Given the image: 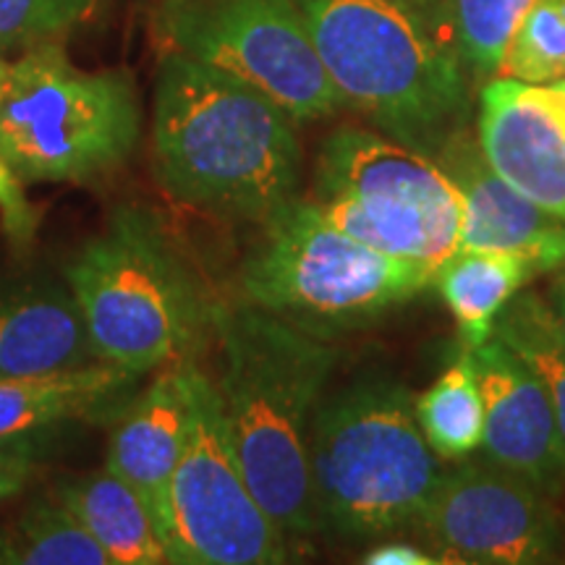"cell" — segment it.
I'll list each match as a JSON object with an SVG mask.
<instances>
[{"label": "cell", "mask_w": 565, "mask_h": 565, "mask_svg": "<svg viewBox=\"0 0 565 565\" xmlns=\"http://www.w3.org/2000/svg\"><path fill=\"white\" fill-rule=\"evenodd\" d=\"M152 173L173 202L223 221H270L299 200L296 121L236 76L166 53L154 82Z\"/></svg>", "instance_id": "cell-1"}, {"label": "cell", "mask_w": 565, "mask_h": 565, "mask_svg": "<svg viewBox=\"0 0 565 565\" xmlns=\"http://www.w3.org/2000/svg\"><path fill=\"white\" fill-rule=\"evenodd\" d=\"M215 387L254 498L294 553L320 534L312 482V424L341 351L254 303H217Z\"/></svg>", "instance_id": "cell-2"}, {"label": "cell", "mask_w": 565, "mask_h": 565, "mask_svg": "<svg viewBox=\"0 0 565 565\" xmlns=\"http://www.w3.org/2000/svg\"><path fill=\"white\" fill-rule=\"evenodd\" d=\"M330 82L374 129L435 154L469 121L458 53L398 0H296Z\"/></svg>", "instance_id": "cell-3"}, {"label": "cell", "mask_w": 565, "mask_h": 565, "mask_svg": "<svg viewBox=\"0 0 565 565\" xmlns=\"http://www.w3.org/2000/svg\"><path fill=\"white\" fill-rule=\"evenodd\" d=\"M445 469L424 440L416 398L387 374L324 395L312 424L320 534L341 545L414 532Z\"/></svg>", "instance_id": "cell-4"}, {"label": "cell", "mask_w": 565, "mask_h": 565, "mask_svg": "<svg viewBox=\"0 0 565 565\" xmlns=\"http://www.w3.org/2000/svg\"><path fill=\"white\" fill-rule=\"evenodd\" d=\"M97 359L147 374L194 362L212 335L217 303L145 207H118L108 228L66 267Z\"/></svg>", "instance_id": "cell-5"}, {"label": "cell", "mask_w": 565, "mask_h": 565, "mask_svg": "<svg viewBox=\"0 0 565 565\" xmlns=\"http://www.w3.org/2000/svg\"><path fill=\"white\" fill-rule=\"evenodd\" d=\"M433 282V267L370 249L301 200L263 223L238 273L246 303L330 343L372 328Z\"/></svg>", "instance_id": "cell-6"}, {"label": "cell", "mask_w": 565, "mask_h": 565, "mask_svg": "<svg viewBox=\"0 0 565 565\" xmlns=\"http://www.w3.org/2000/svg\"><path fill=\"white\" fill-rule=\"evenodd\" d=\"M141 110L124 71H84L55 42L9 66L0 158L24 183H84L121 168L139 145Z\"/></svg>", "instance_id": "cell-7"}, {"label": "cell", "mask_w": 565, "mask_h": 565, "mask_svg": "<svg viewBox=\"0 0 565 565\" xmlns=\"http://www.w3.org/2000/svg\"><path fill=\"white\" fill-rule=\"evenodd\" d=\"M312 202L345 236L435 273L461 249L463 200L454 181L377 129L341 126L324 139Z\"/></svg>", "instance_id": "cell-8"}, {"label": "cell", "mask_w": 565, "mask_h": 565, "mask_svg": "<svg viewBox=\"0 0 565 565\" xmlns=\"http://www.w3.org/2000/svg\"><path fill=\"white\" fill-rule=\"evenodd\" d=\"M166 53L249 84L296 124L343 108L296 0H160L152 19Z\"/></svg>", "instance_id": "cell-9"}, {"label": "cell", "mask_w": 565, "mask_h": 565, "mask_svg": "<svg viewBox=\"0 0 565 565\" xmlns=\"http://www.w3.org/2000/svg\"><path fill=\"white\" fill-rule=\"evenodd\" d=\"M294 547L246 482L233 450L217 387L202 370L194 383V422L171 482L168 563L278 565Z\"/></svg>", "instance_id": "cell-10"}, {"label": "cell", "mask_w": 565, "mask_h": 565, "mask_svg": "<svg viewBox=\"0 0 565 565\" xmlns=\"http://www.w3.org/2000/svg\"><path fill=\"white\" fill-rule=\"evenodd\" d=\"M414 532L443 563L536 565L561 553L547 494L492 461L445 471Z\"/></svg>", "instance_id": "cell-11"}, {"label": "cell", "mask_w": 565, "mask_h": 565, "mask_svg": "<svg viewBox=\"0 0 565 565\" xmlns=\"http://www.w3.org/2000/svg\"><path fill=\"white\" fill-rule=\"evenodd\" d=\"M477 139L492 171L565 223V87L494 76L479 92Z\"/></svg>", "instance_id": "cell-12"}, {"label": "cell", "mask_w": 565, "mask_h": 565, "mask_svg": "<svg viewBox=\"0 0 565 565\" xmlns=\"http://www.w3.org/2000/svg\"><path fill=\"white\" fill-rule=\"evenodd\" d=\"M471 351L484 395L487 461L524 477L547 498L565 490V440L532 366L498 335Z\"/></svg>", "instance_id": "cell-13"}, {"label": "cell", "mask_w": 565, "mask_h": 565, "mask_svg": "<svg viewBox=\"0 0 565 565\" xmlns=\"http://www.w3.org/2000/svg\"><path fill=\"white\" fill-rule=\"evenodd\" d=\"M463 200V249L508 252L526 259L536 275L565 265V223L557 221L500 179L487 162L479 139L458 131L435 154Z\"/></svg>", "instance_id": "cell-14"}, {"label": "cell", "mask_w": 565, "mask_h": 565, "mask_svg": "<svg viewBox=\"0 0 565 565\" xmlns=\"http://www.w3.org/2000/svg\"><path fill=\"white\" fill-rule=\"evenodd\" d=\"M200 366H162L145 393L126 408L113 429L108 469L141 494L168 553L171 482L194 422V383Z\"/></svg>", "instance_id": "cell-15"}, {"label": "cell", "mask_w": 565, "mask_h": 565, "mask_svg": "<svg viewBox=\"0 0 565 565\" xmlns=\"http://www.w3.org/2000/svg\"><path fill=\"white\" fill-rule=\"evenodd\" d=\"M68 280L17 275L0 280V380L97 364Z\"/></svg>", "instance_id": "cell-16"}, {"label": "cell", "mask_w": 565, "mask_h": 565, "mask_svg": "<svg viewBox=\"0 0 565 565\" xmlns=\"http://www.w3.org/2000/svg\"><path fill=\"white\" fill-rule=\"evenodd\" d=\"M139 374L105 362L21 380H0V440L92 419L134 395Z\"/></svg>", "instance_id": "cell-17"}, {"label": "cell", "mask_w": 565, "mask_h": 565, "mask_svg": "<svg viewBox=\"0 0 565 565\" xmlns=\"http://www.w3.org/2000/svg\"><path fill=\"white\" fill-rule=\"evenodd\" d=\"M61 503L79 519L113 565H162L166 545L141 494L105 466L58 484Z\"/></svg>", "instance_id": "cell-18"}, {"label": "cell", "mask_w": 565, "mask_h": 565, "mask_svg": "<svg viewBox=\"0 0 565 565\" xmlns=\"http://www.w3.org/2000/svg\"><path fill=\"white\" fill-rule=\"evenodd\" d=\"M536 278L526 259L508 252L458 249L437 267L435 286L461 330L463 349H477L526 282Z\"/></svg>", "instance_id": "cell-19"}, {"label": "cell", "mask_w": 565, "mask_h": 565, "mask_svg": "<svg viewBox=\"0 0 565 565\" xmlns=\"http://www.w3.org/2000/svg\"><path fill=\"white\" fill-rule=\"evenodd\" d=\"M422 435L440 461H461L484 443V395L471 351L463 349L456 362L416 398Z\"/></svg>", "instance_id": "cell-20"}, {"label": "cell", "mask_w": 565, "mask_h": 565, "mask_svg": "<svg viewBox=\"0 0 565 565\" xmlns=\"http://www.w3.org/2000/svg\"><path fill=\"white\" fill-rule=\"evenodd\" d=\"M0 565H113L58 494L32 500L0 526Z\"/></svg>", "instance_id": "cell-21"}, {"label": "cell", "mask_w": 565, "mask_h": 565, "mask_svg": "<svg viewBox=\"0 0 565 565\" xmlns=\"http://www.w3.org/2000/svg\"><path fill=\"white\" fill-rule=\"evenodd\" d=\"M534 0H445L443 34L475 79H494Z\"/></svg>", "instance_id": "cell-22"}, {"label": "cell", "mask_w": 565, "mask_h": 565, "mask_svg": "<svg viewBox=\"0 0 565 565\" xmlns=\"http://www.w3.org/2000/svg\"><path fill=\"white\" fill-rule=\"evenodd\" d=\"M494 335L511 345L545 385L565 440V338L545 296L515 294L494 322Z\"/></svg>", "instance_id": "cell-23"}, {"label": "cell", "mask_w": 565, "mask_h": 565, "mask_svg": "<svg viewBox=\"0 0 565 565\" xmlns=\"http://www.w3.org/2000/svg\"><path fill=\"white\" fill-rule=\"evenodd\" d=\"M498 76L529 84L565 79V0H534L513 32Z\"/></svg>", "instance_id": "cell-24"}, {"label": "cell", "mask_w": 565, "mask_h": 565, "mask_svg": "<svg viewBox=\"0 0 565 565\" xmlns=\"http://www.w3.org/2000/svg\"><path fill=\"white\" fill-rule=\"evenodd\" d=\"M95 9L97 0H0V47L55 42Z\"/></svg>", "instance_id": "cell-25"}, {"label": "cell", "mask_w": 565, "mask_h": 565, "mask_svg": "<svg viewBox=\"0 0 565 565\" xmlns=\"http://www.w3.org/2000/svg\"><path fill=\"white\" fill-rule=\"evenodd\" d=\"M45 454V433L0 440V511L30 487Z\"/></svg>", "instance_id": "cell-26"}, {"label": "cell", "mask_w": 565, "mask_h": 565, "mask_svg": "<svg viewBox=\"0 0 565 565\" xmlns=\"http://www.w3.org/2000/svg\"><path fill=\"white\" fill-rule=\"evenodd\" d=\"M9 162L0 158V225L17 252H26L38 236L40 212L26 200L24 186Z\"/></svg>", "instance_id": "cell-27"}, {"label": "cell", "mask_w": 565, "mask_h": 565, "mask_svg": "<svg viewBox=\"0 0 565 565\" xmlns=\"http://www.w3.org/2000/svg\"><path fill=\"white\" fill-rule=\"evenodd\" d=\"M362 563L366 565H443L440 557L429 550H422L416 545H408V542H380L366 550L362 555Z\"/></svg>", "instance_id": "cell-28"}, {"label": "cell", "mask_w": 565, "mask_h": 565, "mask_svg": "<svg viewBox=\"0 0 565 565\" xmlns=\"http://www.w3.org/2000/svg\"><path fill=\"white\" fill-rule=\"evenodd\" d=\"M398 3L406 6L408 11H414L416 17L424 21V24L433 26V30L445 40V34H443L445 0H398Z\"/></svg>", "instance_id": "cell-29"}, {"label": "cell", "mask_w": 565, "mask_h": 565, "mask_svg": "<svg viewBox=\"0 0 565 565\" xmlns=\"http://www.w3.org/2000/svg\"><path fill=\"white\" fill-rule=\"evenodd\" d=\"M555 273L557 275L553 278V286H550L547 303H550V309H553V317H555L557 328H561V335L565 338V265Z\"/></svg>", "instance_id": "cell-30"}, {"label": "cell", "mask_w": 565, "mask_h": 565, "mask_svg": "<svg viewBox=\"0 0 565 565\" xmlns=\"http://www.w3.org/2000/svg\"><path fill=\"white\" fill-rule=\"evenodd\" d=\"M6 82H9V63H6L3 58H0V100H3Z\"/></svg>", "instance_id": "cell-31"}, {"label": "cell", "mask_w": 565, "mask_h": 565, "mask_svg": "<svg viewBox=\"0 0 565 565\" xmlns=\"http://www.w3.org/2000/svg\"><path fill=\"white\" fill-rule=\"evenodd\" d=\"M561 84H563V87H565V79H561Z\"/></svg>", "instance_id": "cell-32"}]
</instances>
